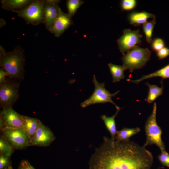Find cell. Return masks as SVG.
<instances>
[{"mask_svg":"<svg viewBox=\"0 0 169 169\" xmlns=\"http://www.w3.org/2000/svg\"><path fill=\"white\" fill-rule=\"evenodd\" d=\"M153 161L152 154L143 146L104 136L90 159L89 166V169H150Z\"/></svg>","mask_w":169,"mask_h":169,"instance_id":"1","label":"cell"},{"mask_svg":"<svg viewBox=\"0 0 169 169\" xmlns=\"http://www.w3.org/2000/svg\"><path fill=\"white\" fill-rule=\"evenodd\" d=\"M25 58L24 52L19 46L6 52L0 47V65L7 73L8 78L22 81L24 79Z\"/></svg>","mask_w":169,"mask_h":169,"instance_id":"2","label":"cell"},{"mask_svg":"<svg viewBox=\"0 0 169 169\" xmlns=\"http://www.w3.org/2000/svg\"><path fill=\"white\" fill-rule=\"evenodd\" d=\"M151 54L148 48H143L136 45L123 55L121 58L122 66L125 70L128 69L130 72L141 69L149 60Z\"/></svg>","mask_w":169,"mask_h":169,"instance_id":"3","label":"cell"},{"mask_svg":"<svg viewBox=\"0 0 169 169\" xmlns=\"http://www.w3.org/2000/svg\"><path fill=\"white\" fill-rule=\"evenodd\" d=\"M156 104L155 102L152 113L148 118L145 124V131L146 139L143 146L145 147L148 145L155 144L162 152L165 151V148L161 138L162 131L156 121Z\"/></svg>","mask_w":169,"mask_h":169,"instance_id":"4","label":"cell"},{"mask_svg":"<svg viewBox=\"0 0 169 169\" xmlns=\"http://www.w3.org/2000/svg\"><path fill=\"white\" fill-rule=\"evenodd\" d=\"M44 1V0H33L26 8L21 10L12 11L23 18L27 24L34 25L45 24Z\"/></svg>","mask_w":169,"mask_h":169,"instance_id":"5","label":"cell"},{"mask_svg":"<svg viewBox=\"0 0 169 169\" xmlns=\"http://www.w3.org/2000/svg\"><path fill=\"white\" fill-rule=\"evenodd\" d=\"M92 81L95 86L93 92L89 98L81 103L80 106L82 108H84L95 104L108 102L111 103L114 105L116 109L120 108L114 102L112 99L119 91L114 93H110L105 88V83L99 82L95 75L93 76Z\"/></svg>","mask_w":169,"mask_h":169,"instance_id":"6","label":"cell"},{"mask_svg":"<svg viewBox=\"0 0 169 169\" xmlns=\"http://www.w3.org/2000/svg\"><path fill=\"white\" fill-rule=\"evenodd\" d=\"M20 81L7 78L0 84V105L1 108L12 107L19 97Z\"/></svg>","mask_w":169,"mask_h":169,"instance_id":"7","label":"cell"},{"mask_svg":"<svg viewBox=\"0 0 169 169\" xmlns=\"http://www.w3.org/2000/svg\"><path fill=\"white\" fill-rule=\"evenodd\" d=\"M2 134L14 149H23L29 146V138L23 128H5Z\"/></svg>","mask_w":169,"mask_h":169,"instance_id":"8","label":"cell"},{"mask_svg":"<svg viewBox=\"0 0 169 169\" xmlns=\"http://www.w3.org/2000/svg\"><path fill=\"white\" fill-rule=\"evenodd\" d=\"M12 106L2 108L0 113V128H23L22 115L16 112Z\"/></svg>","mask_w":169,"mask_h":169,"instance_id":"9","label":"cell"},{"mask_svg":"<svg viewBox=\"0 0 169 169\" xmlns=\"http://www.w3.org/2000/svg\"><path fill=\"white\" fill-rule=\"evenodd\" d=\"M142 37L138 30L125 29L122 35L117 40L119 49L122 55H124L126 52L129 51L137 44H140L142 42L141 39Z\"/></svg>","mask_w":169,"mask_h":169,"instance_id":"10","label":"cell"},{"mask_svg":"<svg viewBox=\"0 0 169 169\" xmlns=\"http://www.w3.org/2000/svg\"><path fill=\"white\" fill-rule=\"evenodd\" d=\"M51 130L41 122L34 136L29 142V146L46 147L49 146L55 139Z\"/></svg>","mask_w":169,"mask_h":169,"instance_id":"11","label":"cell"},{"mask_svg":"<svg viewBox=\"0 0 169 169\" xmlns=\"http://www.w3.org/2000/svg\"><path fill=\"white\" fill-rule=\"evenodd\" d=\"M60 2V1L57 0H44L45 24L46 29L49 31L53 27L55 19L62 11L58 4Z\"/></svg>","mask_w":169,"mask_h":169,"instance_id":"12","label":"cell"},{"mask_svg":"<svg viewBox=\"0 0 169 169\" xmlns=\"http://www.w3.org/2000/svg\"><path fill=\"white\" fill-rule=\"evenodd\" d=\"M72 24L71 17L62 11L55 19L50 32L55 37H59Z\"/></svg>","mask_w":169,"mask_h":169,"instance_id":"13","label":"cell"},{"mask_svg":"<svg viewBox=\"0 0 169 169\" xmlns=\"http://www.w3.org/2000/svg\"><path fill=\"white\" fill-rule=\"evenodd\" d=\"M23 129L30 141L32 139L42 122L37 118L22 115Z\"/></svg>","mask_w":169,"mask_h":169,"instance_id":"14","label":"cell"},{"mask_svg":"<svg viewBox=\"0 0 169 169\" xmlns=\"http://www.w3.org/2000/svg\"><path fill=\"white\" fill-rule=\"evenodd\" d=\"M33 0H2V8L5 10L11 11L22 10L30 4Z\"/></svg>","mask_w":169,"mask_h":169,"instance_id":"15","label":"cell"},{"mask_svg":"<svg viewBox=\"0 0 169 169\" xmlns=\"http://www.w3.org/2000/svg\"><path fill=\"white\" fill-rule=\"evenodd\" d=\"M128 18L131 24L137 26L145 23L149 18L155 19V16L153 14L145 11L133 12L129 14Z\"/></svg>","mask_w":169,"mask_h":169,"instance_id":"16","label":"cell"},{"mask_svg":"<svg viewBox=\"0 0 169 169\" xmlns=\"http://www.w3.org/2000/svg\"><path fill=\"white\" fill-rule=\"evenodd\" d=\"M121 109L120 107L116 109L115 113L111 117H108L105 115L101 116V119L103 121L106 128L111 135V138L113 140H115V137L117 131L115 118Z\"/></svg>","mask_w":169,"mask_h":169,"instance_id":"17","label":"cell"},{"mask_svg":"<svg viewBox=\"0 0 169 169\" xmlns=\"http://www.w3.org/2000/svg\"><path fill=\"white\" fill-rule=\"evenodd\" d=\"M154 77H161L163 79L169 78V64L160 69L150 74L143 76L141 78L136 80L128 79L127 80L138 84L144 80Z\"/></svg>","mask_w":169,"mask_h":169,"instance_id":"18","label":"cell"},{"mask_svg":"<svg viewBox=\"0 0 169 169\" xmlns=\"http://www.w3.org/2000/svg\"><path fill=\"white\" fill-rule=\"evenodd\" d=\"M140 129L138 127L128 128L125 127L117 131L115 140L119 141H127L132 136L139 133Z\"/></svg>","mask_w":169,"mask_h":169,"instance_id":"19","label":"cell"},{"mask_svg":"<svg viewBox=\"0 0 169 169\" xmlns=\"http://www.w3.org/2000/svg\"><path fill=\"white\" fill-rule=\"evenodd\" d=\"M145 84L148 86L149 88L146 99L148 103H152L159 96L162 95L163 90L162 86L161 87H159L156 85L151 84L148 83H146Z\"/></svg>","mask_w":169,"mask_h":169,"instance_id":"20","label":"cell"},{"mask_svg":"<svg viewBox=\"0 0 169 169\" xmlns=\"http://www.w3.org/2000/svg\"><path fill=\"white\" fill-rule=\"evenodd\" d=\"M108 66L112 77L113 82H119L121 80L124 78V71L125 70L122 66L109 63L108 64Z\"/></svg>","mask_w":169,"mask_h":169,"instance_id":"21","label":"cell"},{"mask_svg":"<svg viewBox=\"0 0 169 169\" xmlns=\"http://www.w3.org/2000/svg\"><path fill=\"white\" fill-rule=\"evenodd\" d=\"M14 149L1 135L0 137V153L6 156L10 157Z\"/></svg>","mask_w":169,"mask_h":169,"instance_id":"22","label":"cell"},{"mask_svg":"<svg viewBox=\"0 0 169 169\" xmlns=\"http://www.w3.org/2000/svg\"><path fill=\"white\" fill-rule=\"evenodd\" d=\"M156 23L155 19L150 22H147L143 24V32L146 41L151 43L152 41V36L154 28Z\"/></svg>","mask_w":169,"mask_h":169,"instance_id":"23","label":"cell"},{"mask_svg":"<svg viewBox=\"0 0 169 169\" xmlns=\"http://www.w3.org/2000/svg\"><path fill=\"white\" fill-rule=\"evenodd\" d=\"M84 2L81 0H68L66 5L68 11V14L72 17L76 13L80 7Z\"/></svg>","mask_w":169,"mask_h":169,"instance_id":"24","label":"cell"},{"mask_svg":"<svg viewBox=\"0 0 169 169\" xmlns=\"http://www.w3.org/2000/svg\"><path fill=\"white\" fill-rule=\"evenodd\" d=\"M137 4L135 0H123L121 3V7L123 10H130L135 8Z\"/></svg>","mask_w":169,"mask_h":169,"instance_id":"25","label":"cell"},{"mask_svg":"<svg viewBox=\"0 0 169 169\" xmlns=\"http://www.w3.org/2000/svg\"><path fill=\"white\" fill-rule=\"evenodd\" d=\"M151 48L152 49L156 52L160 50L165 46V42L163 40L160 38H155L152 40Z\"/></svg>","mask_w":169,"mask_h":169,"instance_id":"26","label":"cell"},{"mask_svg":"<svg viewBox=\"0 0 169 169\" xmlns=\"http://www.w3.org/2000/svg\"><path fill=\"white\" fill-rule=\"evenodd\" d=\"M159 161L163 165L169 168V153L164 151L158 156Z\"/></svg>","mask_w":169,"mask_h":169,"instance_id":"27","label":"cell"},{"mask_svg":"<svg viewBox=\"0 0 169 169\" xmlns=\"http://www.w3.org/2000/svg\"><path fill=\"white\" fill-rule=\"evenodd\" d=\"M10 157L0 154V169H4L11 165Z\"/></svg>","mask_w":169,"mask_h":169,"instance_id":"28","label":"cell"},{"mask_svg":"<svg viewBox=\"0 0 169 169\" xmlns=\"http://www.w3.org/2000/svg\"><path fill=\"white\" fill-rule=\"evenodd\" d=\"M157 56L159 59H163L169 56V48L164 47L157 52Z\"/></svg>","mask_w":169,"mask_h":169,"instance_id":"29","label":"cell"},{"mask_svg":"<svg viewBox=\"0 0 169 169\" xmlns=\"http://www.w3.org/2000/svg\"><path fill=\"white\" fill-rule=\"evenodd\" d=\"M18 169H35L27 160H22Z\"/></svg>","mask_w":169,"mask_h":169,"instance_id":"30","label":"cell"},{"mask_svg":"<svg viewBox=\"0 0 169 169\" xmlns=\"http://www.w3.org/2000/svg\"><path fill=\"white\" fill-rule=\"evenodd\" d=\"M8 78L6 73L2 68L0 69V84L4 82Z\"/></svg>","mask_w":169,"mask_h":169,"instance_id":"31","label":"cell"},{"mask_svg":"<svg viewBox=\"0 0 169 169\" xmlns=\"http://www.w3.org/2000/svg\"><path fill=\"white\" fill-rule=\"evenodd\" d=\"M5 22L2 19H0V27H3L5 24Z\"/></svg>","mask_w":169,"mask_h":169,"instance_id":"32","label":"cell"},{"mask_svg":"<svg viewBox=\"0 0 169 169\" xmlns=\"http://www.w3.org/2000/svg\"><path fill=\"white\" fill-rule=\"evenodd\" d=\"M4 169H13L12 166L11 165L8 167H7V168H5Z\"/></svg>","mask_w":169,"mask_h":169,"instance_id":"33","label":"cell"}]
</instances>
